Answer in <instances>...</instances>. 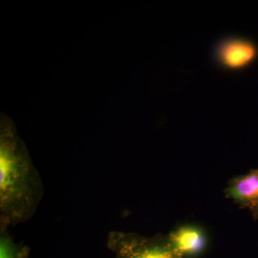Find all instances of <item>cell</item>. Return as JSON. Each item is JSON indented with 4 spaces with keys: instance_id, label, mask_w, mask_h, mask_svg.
I'll return each instance as SVG.
<instances>
[{
    "instance_id": "obj_4",
    "label": "cell",
    "mask_w": 258,
    "mask_h": 258,
    "mask_svg": "<svg viewBox=\"0 0 258 258\" xmlns=\"http://www.w3.org/2000/svg\"><path fill=\"white\" fill-rule=\"evenodd\" d=\"M225 195L258 219V169L232 178L226 187Z\"/></svg>"
},
{
    "instance_id": "obj_3",
    "label": "cell",
    "mask_w": 258,
    "mask_h": 258,
    "mask_svg": "<svg viewBox=\"0 0 258 258\" xmlns=\"http://www.w3.org/2000/svg\"><path fill=\"white\" fill-rule=\"evenodd\" d=\"M211 54L217 67L227 72H239L257 60L258 45L248 37L227 35L217 40Z\"/></svg>"
},
{
    "instance_id": "obj_6",
    "label": "cell",
    "mask_w": 258,
    "mask_h": 258,
    "mask_svg": "<svg viewBox=\"0 0 258 258\" xmlns=\"http://www.w3.org/2000/svg\"><path fill=\"white\" fill-rule=\"evenodd\" d=\"M6 227L1 226L0 258H28L30 250L28 247L15 243L7 232Z\"/></svg>"
},
{
    "instance_id": "obj_5",
    "label": "cell",
    "mask_w": 258,
    "mask_h": 258,
    "mask_svg": "<svg viewBox=\"0 0 258 258\" xmlns=\"http://www.w3.org/2000/svg\"><path fill=\"white\" fill-rule=\"evenodd\" d=\"M169 242L184 257H195L207 246V237L203 229L195 225H184L167 235Z\"/></svg>"
},
{
    "instance_id": "obj_2",
    "label": "cell",
    "mask_w": 258,
    "mask_h": 258,
    "mask_svg": "<svg viewBox=\"0 0 258 258\" xmlns=\"http://www.w3.org/2000/svg\"><path fill=\"white\" fill-rule=\"evenodd\" d=\"M107 245L115 258H183L167 235L144 237L136 233L112 231Z\"/></svg>"
},
{
    "instance_id": "obj_1",
    "label": "cell",
    "mask_w": 258,
    "mask_h": 258,
    "mask_svg": "<svg viewBox=\"0 0 258 258\" xmlns=\"http://www.w3.org/2000/svg\"><path fill=\"white\" fill-rule=\"evenodd\" d=\"M43 195L40 176L23 152L15 136L2 134L0 148L1 226L29 220Z\"/></svg>"
}]
</instances>
